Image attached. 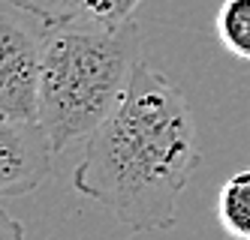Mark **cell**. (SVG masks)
I'll return each instance as SVG.
<instances>
[{
    "mask_svg": "<svg viewBox=\"0 0 250 240\" xmlns=\"http://www.w3.org/2000/svg\"><path fill=\"white\" fill-rule=\"evenodd\" d=\"M214 27L232 57L250 63V0H223Z\"/></svg>",
    "mask_w": 250,
    "mask_h": 240,
    "instance_id": "obj_7",
    "label": "cell"
},
{
    "mask_svg": "<svg viewBox=\"0 0 250 240\" xmlns=\"http://www.w3.org/2000/svg\"><path fill=\"white\" fill-rule=\"evenodd\" d=\"M55 147L37 120L0 114V198L27 195L51 174Z\"/></svg>",
    "mask_w": 250,
    "mask_h": 240,
    "instance_id": "obj_4",
    "label": "cell"
},
{
    "mask_svg": "<svg viewBox=\"0 0 250 240\" xmlns=\"http://www.w3.org/2000/svg\"><path fill=\"white\" fill-rule=\"evenodd\" d=\"M48 24L15 0H0V114L37 120Z\"/></svg>",
    "mask_w": 250,
    "mask_h": 240,
    "instance_id": "obj_3",
    "label": "cell"
},
{
    "mask_svg": "<svg viewBox=\"0 0 250 240\" xmlns=\"http://www.w3.org/2000/svg\"><path fill=\"white\" fill-rule=\"evenodd\" d=\"M48 27L58 24H127L145 0H15Z\"/></svg>",
    "mask_w": 250,
    "mask_h": 240,
    "instance_id": "obj_5",
    "label": "cell"
},
{
    "mask_svg": "<svg viewBox=\"0 0 250 240\" xmlns=\"http://www.w3.org/2000/svg\"><path fill=\"white\" fill-rule=\"evenodd\" d=\"M217 219L229 237L250 240V168H241L223 180L217 192Z\"/></svg>",
    "mask_w": 250,
    "mask_h": 240,
    "instance_id": "obj_6",
    "label": "cell"
},
{
    "mask_svg": "<svg viewBox=\"0 0 250 240\" xmlns=\"http://www.w3.org/2000/svg\"><path fill=\"white\" fill-rule=\"evenodd\" d=\"M0 240H24V225L3 207H0Z\"/></svg>",
    "mask_w": 250,
    "mask_h": 240,
    "instance_id": "obj_8",
    "label": "cell"
},
{
    "mask_svg": "<svg viewBox=\"0 0 250 240\" xmlns=\"http://www.w3.org/2000/svg\"><path fill=\"white\" fill-rule=\"evenodd\" d=\"M142 33L127 24H58L45 33L37 123L55 153L87 141L130 90Z\"/></svg>",
    "mask_w": 250,
    "mask_h": 240,
    "instance_id": "obj_2",
    "label": "cell"
},
{
    "mask_svg": "<svg viewBox=\"0 0 250 240\" xmlns=\"http://www.w3.org/2000/svg\"><path fill=\"white\" fill-rule=\"evenodd\" d=\"M199 162L184 93L166 72L142 60L121 105L84 141L73 186L136 234L169 231Z\"/></svg>",
    "mask_w": 250,
    "mask_h": 240,
    "instance_id": "obj_1",
    "label": "cell"
}]
</instances>
